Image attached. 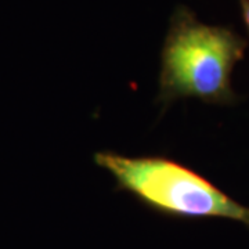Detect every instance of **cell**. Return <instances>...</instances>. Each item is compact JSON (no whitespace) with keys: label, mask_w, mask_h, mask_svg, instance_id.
Returning <instances> with one entry per match:
<instances>
[{"label":"cell","mask_w":249,"mask_h":249,"mask_svg":"<svg viewBox=\"0 0 249 249\" xmlns=\"http://www.w3.org/2000/svg\"><path fill=\"white\" fill-rule=\"evenodd\" d=\"M247 40L231 28L201 22L186 6H178L160 53L158 101L170 104L194 97L209 104H232L235 64L244 58Z\"/></svg>","instance_id":"cell-1"},{"label":"cell","mask_w":249,"mask_h":249,"mask_svg":"<svg viewBox=\"0 0 249 249\" xmlns=\"http://www.w3.org/2000/svg\"><path fill=\"white\" fill-rule=\"evenodd\" d=\"M98 168L157 213L180 217H223L249 227V208L226 196L196 172L165 157H124L111 151L94 154Z\"/></svg>","instance_id":"cell-2"},{"label":"cell","mask_w":249,"mask_h":249,"mask_svg":"<svg viewBox=\"0 0 249 249\" xmlns=\"http://www.w3.org/2000/svg\"><path fill=\"white\" fill-rule=\"evenodd\" d=\"M241 13H242V18L245 22V27L249 32V0H240Z\"/></svg>","instance_id":"cell-3"}]
</instances>
